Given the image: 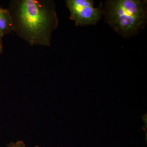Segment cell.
Returning <instances> with one entry per match:
<instances>
[{
  "mask_svg": "<svg viewBox=\"0 0 147 147\" xmlns=\"http://www.w3.org/2000/svg\"><path fill=\"white\" fill-rule=\"evenodd\" d=\"M3 38L0 37V55L2 54L3 50Z\"/></svg>",
  "mask_w": 147,
  "mask_h": 147,
  "instance_id": "obj_6",
  "label": "cell"
},
{
  "mask_svg": "<svg viewBox=\"0 0 147 147\" xmlns=\"http://www.w3.org/2000/svg\"><path fill=\"white\" fill-rule=\"evenodd\" d=\"M102 11L105 22L125 38L136 35L146 24V0H108Z\"/></svg>",
  "mask_w": 147,
  "mask_h": 147,
  "instance_id": "obj_2",
  "label": "cell"
},
{
  "mask_svg": "<svg viewBox=\"0 0 147 147\" xmlns=\"http://www.w3.org/2000/svg\"><path fill=\"white\" fill-rule=\"evenodd\" d=\"M65 2L69 18L77 26L96 25L103 15L102 5L95 7L92 0H66Z\"/></svg>",
  "mask_w": 147,
  "mask_h": 147,
  "instance_id": "obj_3",
  "label": "cell"
},
{
  "mask_svg": "<svg viewBox=\"0 0 147 147\" xmlns=\"http://www.w3.org/2000/svg\"><path fill=\"white\" fill-rule=\"evenodd\" d=\"M13 20L7 9L3 8L0 5V37L13 32Z\"/></svg>",
  "mask_w": 147,
  "mask_h": 147,
  "instance_id": "obj_4",
  "label": "cell"
},
{
  "mask_svg": "<svg viewBox=\"0 0 147 147\" xmlns=\"http://www.w3.org/2000/svg\"><path fill=\"white\" fill-rule=\"evenodd\" d=\"M14 30L31 46H50L59 20L53 0H12L8 8Z\"/></svg>",
  "mask_w": 147,
  "mask_h": 147,
  "instance_id": "obj_1",
  "label": "cell"
},
{
  "mask_svg": "<svg viewBox=\"0 0 147 147\" xmlns=\"http://www.w3.org/2000/svg\"><path fill=\"white\" fill-rule=\"evenodd\" d=\"M8 147H26L25 144L22 141H18L16 143H11L7 145ZM35 147H39L38 146H36Z\"/></svg>",
  "mask_w": 147,
  "mask_h": 147,
  "instance_id": "obj_5",
  "label": "cell"
}]
</instances>
